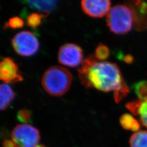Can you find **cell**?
<instances>
[{"instance_id": "20", "label": "cell", "mask_w": 147, "mask_h": 147, "mask_svg": "<svg viewBox=\"0 0 147 147\" xmlns=\"http://www.w3.org/2000/svg\"><path fill=\"white\" fill-rule=\"evenodd\" d=\"M24 25V22L18 16H14L9 19L7 23V26L13 29L20 28L22 27Z\"/></svg>"}, {"instance_id": "5", "label": "cell", "mask_w": 147, "mask_h": 147, "mask_svg": "<svg viewBox=\"0 0 147 147\" xmlns=\"http://www.w3.org/2000/svg\"><path fill=\"white\" fill-rule=\"evenodd\" d=\"M12 47L16 53L21 56H31L39 49V42L31 32L23 31L18 33L11 40Z\"/></svg>"}, {"instance_id": "12", "label": "cell", "mask_w": 147, "mask_h": 147, "mask_svg": "<svg viewBox=\"0 0 147 147\" xmlns=\"http://www.w3.org/2000/svg\"><path fill=\"white\" fill-rule=\"evenodd\" d=\"M120 124L124 129L131 130L133 131H138L140 125L138 121L135 119L130 114L125 113L121 116Z\"/></svg>"}, {"instance_id": "16", "label": "cell", "mask_w": 147, "mask_h": 147, "mask_svg": "<svg viewBox=\"0 0 147 147\" xmlns=\"http://www.w3.org/2000/svg\"><path fill=\"white\" fill-rule=\"evenodd\" d=\"M49 14H40L33 13L27 17V24L28 26L36 28L42 24V19L44 18H47Z\"/></svg>"}, {"instance_id": "8", "label": "cell", "mask_w": 147, "mask_h": 147, "mask_svg": "<svg viewBox=\"0 0 147 147\" xmlns=\"http://www.w3.org/2000/svg\"><path fill=\"white\" fill-rule=\"evenodd\" d=\"M0 79L5 83H16L23 80L18 65L10 57L4 58L1 62Z\"/></svg>"}, {"instance_id": "9", "label": "cell", "mask_w": 147, "mask_h": 147, "mask_svg": "<svg viewBox=\"0 0 147 147\" xmlns=\"http://www.w3.org/2000/svg\"><path fill=\"white\" fill-rule=\"evenodd\" d=\"M26 2L32 9L43 11L45 13L49 14L50 11H53L56 8L58 1L54 0H30L26 1Z\"/></svg>"}, {"instance_id": "2", "label": "cell", "mask_w": 147, "mask_h": 147, "mask_svg": "<svg viewBox=\"0 0 147 147\" xmlns=\"http://www.w3.org/2000/svg\"><path fill=\"white\" fill-rule=\"evenodd\" d=\"M73 77L71 73L61 66H53L47 69L42 75V84L49 94L59 96L70 88Z\"/></svg>"}, {"instance_id": "3", "label": "cell", "mask_w": 147, "mask_h": 147, "mask_svg": "<svg viewBox=\"0 0 147 147\" xmlns=\"http://www.w3.org/2000/svg\"><path fill=\"white\" fill-rule=\"evenodd\" d=\"M106 23L112 32L117 34H124L129 32L136 25L135 10L131 5H117L109 11Z\"/></svg>"}, {"instance_id": "22", "label": "cell", "mask_w": 147, "mask_h": 147, "mask_svg": "<svg viewBox=\"0 0 147 147\" xmlns=\"http://www.w3.org/2000/svg\"><path fill=\"white\" fill-rule=\"evenodd\" d=\"M3 147H16L13 142L9 140H5L2 142Z\"/></svg>"}, {"instance_id": "21", "label": "cell", "mask_w": 147, "mask_h": 147, "mask_svg": "<svg viewBox=\"0 0 147 147\" xmlns=\"http://www.w3.org/2000/svg\"><path fill=\"white\" fill-rule=\"evenodd\" d=\"M118 58H119L121 60H123L125 63L127 64H132L134 61V58L133 56L130 54L123 55L121 53H119V55H118Z\"/></svg>"}, {"instance_id": "1", "label": "cell", "mask_w": 147, "mask_h": 147, "mask_svg": "<svg viewBox=\"0 0 147 147\" xmlns=\"http://www.w3.org/2000/svg\"><path fill=\"white\" fill-rule=\"evenodd\" d=\"M78 71L80 81L86 88L93 87L104 92H115L125 84L116 64L98 62L94 55L85 58Z\"/></svg>"}, {"instance_id": "23", "label": "cell", "mask_w": 147, "mask_h": 147, "mask_svg": "<svg viewBox=\"0 0 147 147\" xmlns=\"http://www.w3.org/2000/svg\"><path fill=\"white\" fill-rule=\"evenodd\" d=\"M37 147H45V146H42V145H39Z\"/></svg>"}, {"instance_id": "6", "label": "cell", "mask_w": 147, "mask_h": 147, "mask_svg": "<svg viewBox=\"0 0 147 147\" xmlns=\"http://www.w3.org/2000/svg\"><path fill=\"white\" fill-rule=\"evenodd\" d=\"M58 59L64 65L76 67L83 62V51L75 44H65L59 48Z\"/></svg>"}, {"instance_id": "10", "label": "cell", "mask_w": 147, "mask_h": 147, "mask_svg": "<svg viewBox=\"0 0 147 147\" xmlns=\"http://www.w3.org/2000/svg\"><path fill=\"white\" fill-rule=\"evenodd\" d=\"M15 97V93L8 84H1L0 86V109L5 110Z\"/></svg>"}, {"instance_id": "19", "label": "cell", "mask_w": 147, "mask_h": 147, "mask_svg": "<svg viewBox=\"0 0 147 147\" xmlns=\"http://www.w3.org/2000/svg\"><path fill=\"white\" fill-rule=\"evenodd\" d=\"M18 120L22 123H28L31 121V113L27 109H22L17 113Z\"/></svg>"}, {"instance_id": "13", "label": "cell", "mask_w": 147, "mask_h": 147, "mask_svg": "<svg viewBox=\"0 0 147 147\" xmlns=\"http://www.w3.org/2000/svg\"><path fill=\"white\" fill-rule=\"evenodd\" d=\"M130 147H147V131L136 132L130 139Z\"/></svg>"}, {"instance_id": "18", "label": "cell", "mask_w": 147, "mask_h": 147, "mask_svg": "<svg viewBox=\"0 0 147 147\" xmlns=\"http://www.w3.org/2000/svg\"><path fill=\"white\" fill-rule=\"evenodd\" d=\"M129 92V87L126 83L124 84L121 88L114 92V99L116 103H119L121 100L124 98Z\"/></svg>"}, {"instance_id": "14", "label": "cell", "mask_w": 147, "mask_h": 147, "mask_svg": "<svg viewBox=\"0 0 147 147\" xmlns=\"http://www.w3.org/2000/svg\"><path fill=\"white\" fill-rule=\"evenodd\" d=\"M132 88L139 100H147V81L142 80L134 84Z\"/></svg>"}, {"instance_id": "17", "label": "cell", "mask_w": 147, "mask_h": 147, "mask_svg": "<svg viewBox=\"0 0 147 147\" xmlns=\"http://www.w3.org/2000/svg\"><path fill=\"white\" fill-rule=\"evenodd\" d=\"M110 56V50L109 47L102 44H100L95 49V56L98 60L105 61Z\"/></svg>"}, {"instance_id": "15", "label": "cell", "mask_w": 147, "mask_h": 147, "mask_svg": "<svg viewBox=\"0 0 147 147\" xmlns=\"http://www.w3.org/2000/svg\"><path fill=\"white\" fill-rule=\"evenodd\" d=\"M134 115L139 116L142 124L147 127V100H140L138 107Z\"/></svg>"}, {"instance_id": "11", "label": "cell", "mask_w": 147, "mask_h": 147, "mask_svg": "<svg viewBox=\"0 0 147 147\" xmlns=\"http://www.w3.org/2000/svg\"><path fill=\"white\" fill-rule=\"evenodd\" d=\"M134 5L136 7L135 9L133 8L135 11L136 17V26L138 29H141L144 27L147 19V2L144 1H136Z\"/></svg>"}, {"instance_id": "4", "label": "cell", "mask_w": 147, "mask_h": 147, "mask_svg": "<svg viewBox=\"0 0 147 147\" xmlns=\"http://www.w3.org/2000/svg\"><path fill=\"white\" fill-rule=\"evenodd\" d=\"M11 137L16 147H37L40 136L37 128L30 124H22L14 127Z\"/></svg>"}, {"instance_id": "7", "label": "cell", "mask_w": 147, "mask_h": 147, "mask_svg": "<svg viewBox=\"0 0 147 147\" xmlns=\"http://www.w3.org/2000/svg\"><path fill=\"white\" fill-rule=\"evenodd\" d=\"M111 5L109 0H83L81 2L83 11L93 18H101L107 14Z\"/></svg>"}]
</instances>
